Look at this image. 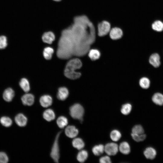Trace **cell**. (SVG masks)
I'll list each match as a JSON object with an SVG mask.
<instances>
[{
    "instance_id": "cell-1",
    "label": "cell",
    "mask_w": 163,
    "mask_h": 163,
    "mask_svg": "<svg viewBox=\"0 0 163 163\" xmlns=\"http://www.w3.org/2000/svg\"><path fill=\"white\" fill-rule=\"evenodd\" d=\"M95 39V30L90 21L83 30L65 31L59 42L57 56L62 59H67L72 56H83L88 52Z\"/></svg>"
},
{
    "instance_id": "cell-2",
    "label": "cell",
    "mask_w": 163,
    "mask_h": 163,
    "mask_svg": "<svg viewBox=\"0 0 163 163\" xmlns=\"http://www.w3.org/2000/svg\"><path fill=\"white\" fill-rule=\"evenodd\" d=\"M82 65L81 61L77 58L70 60L67 63L65 68V75L70 79L75 80L79 78L81 74L75 72V70L80 68Z\"/></svg>"
},
{
    "instance_id": "cell-3",
    "label": "cell",
    "mask_w": 163,
    "mask_h": 163,
    "mask_svg": "<svg viewBox=\"0 0 163 163\" xmlns=\"http://www.w3.org/2000/svg\"><path fill=\"white\" fill-rule=\"evenodd\" d=\"M69 110L70 114L73 118L82 122L84 110L81 104H75L70 107Z\"/></svg>"
},
{
    "instance_id": "cell-4",
    "label": "cell",
    "mask_w": 163,
    "mask_h": 163,
    "mask_svg": "<svg viewBox=\"0 0 163 163\" xmlns=\"http://www.w3.org/2000/svg\"><path fill=\"white\" fill-rule=\"evenodd\" d=\"M61 132V131H59L56 135L50 154V156L53 160L55 162L57 163L59 162L60 158L59 140Z\"/></svg>"
},
{
    "instance_id": "cell-5",
    "label": "cell",
    "mask_w": 163,
    "mask_h": 163,
    "mask_svg": "<svg viewBox=\"0 0 163 163\" xmlns=\"http://www.w3.org/2000/svg\"><path fill=\"white\" fill-rule=\"evenodd\" d=\"M97 27L98 35L101 37L107 35L111 29L110 24L106 20H103L100 22Z\"/></svg>"
},
{
    "instance_id": "cell-6",
    "label": "cell",
    "mask_w": 163,
    "mask_h": 163,
    "mask_svg": "<svg viewBox=\"0 0 163 163\" xmlns=\"http://www.w3.org/2000/svg\"><path fill=\"white\" fill-rule=\"evenodd\" d=\"M118 149V145L113 142L108 143L104 146V151L109 155H115L117 153Z\"/></svg>"
},
{
    "instance_id": "cell-7",
    "label": "cell",
    "mask_w": 163,
    "mask_h": 163,
    "mask_svg": "<svg viewBox=\"0 0 163 163\" xmlns=\"http://www.w3.org/2000/svg\"><path fill=\"white\" fill-rule=\"evenodd\" d=\"M109 33L110 37L113 40H117L120 39L123 34L122 30L117 27H115L111 28Z\"/></svg>"
},
{
    "instance_id": "cell-8",
    "label": "cell",
    "mask_w": 163,
    "mask_h": 163,
    "mask_svg": "<svg viewBox=\"0 0 163 163\" xmlns=\"http://www.w3.org/2000/svg\"><path fill=\"white\" fill-rule=\"evenodd\" d=\"M66 135L70 138H74L76 136L78 133V130L76 127L73 126H67L65 129Z\"/></svg>"
},
{
    "instance_id": "cell-9",
    "label": "cell",
    "mask_w": 163,
    "mask_h": 163,
    "mask_svg": "<svg viewBox=\"0 0 163 163\" xmlns=\"http://www.w3.org/2000/svg\"><path fill=\"white\" fill-rule=\"evenodd\" d=\"M21 100L24 105L30 106L34 102V97L32 94L27 93L22 97Z\"/></svg>"
},
{
    "instance_id": "cell-10",
    "label": "cell",
    "mask_w": 163,
    "mask_h": 163,
    "mask_svg": "<svg viewBox=\"0 0 163 163\" xmlns=\"http://www.w3.org/2000/svg\"><path fill=\"white\" fill-rule=\"evenodd\" d=\"M40 102L42 106L44 107H47L52 104V98L49 95H43L40 97Z\"/></svg>"
},
{
    "instance_id": "cell-11",
    "label": "cell",
    "mask_w": 163,
    "mask_h": 163,
    "mask_svg": "<svg viewBox=\"0 0 163 163\" xmlns=\"http://www.w3.org/2000/svg\"><path fill=\"white\" fill-rule=\"evenodd\" d=\"M42 38L44 42L51 44L55 40V37L53 32L48 31L45 32L43 34Z\"/></svg>"
},
{
    "instance_id": "cell-12",
    "label": "cell",
    "mask_w": 163,
    "mask_h": 163,
    "mask_svg": "<svg viewBox=\"0 0 163 163\" xmlns=\"http://www.w3.org/2000/svg\"><path fill=\"white\" fill-rule=\"evenodd\" d=\"M27 118L22 113L17 114L15 117V121L16 123L19 126H25L27 123Z\"/></svg>"
},
{
    "instance_id": "cell-13",
    "label": "cell",
    "mask_w": 163,
    "mask_h": 163,
    "mask_svg": "<svg viewBox=\"0 0 163 163\" xmlns=\"http://www.w3.org/2000/svg\"><path fill=\"white\" fill-rule=\"evenodd\" d=\"M143 153L146 158L152 160L155 158L157 152L155 149L150 147L146 148L144 151Z\"/></svg>"
},
{
    "instance_id": "cell-14",
    "label": "cell",
    "mask_w": 163,
    "mask_h": 163,
    "mask_svg": "<svg viewBox=\"0 0 163 163\" xmlns=\"http://www.w3.org/2000/svg\"><path fill=\"white\" fill-rule=\"evenodd\" d=\"M149 61L150 63L155 68L159 67L160 65V57L157 53L152 54L150 57Z\"/></svg>"
},
{
    "instance_id": "cell-15",
    "label": "cell",
    "mask_w": 163,
    "mask_h": 163,
    "mask_svg": "<svg viewBox=\"0 0 163 163\" xmlns=\"http://www.w3.org/2000/svg\"><path fill=\"white\" fill-rule=\"evenodd\" d=\"M69 94L68 90L66 88L60 87L58 89L57 97L59 100L64 101L68 97Z\"/></svg>"
},
{
    "instance_id": "cell-16",
    "label": "cell",
    "mask_w": 163,
    "mask_h": 163,
    "mask_svg": "<svg viewBox=\"0 0 163 163\" xmlns=\"http://www.w3.org/2000/svg\"><path fill=\"white\" fill-rule=\"evenodd\" d=\"M14 96V91L11 88H8L4 91L3 97L4 99L7 102L11 101Z\"/></svg>"
},
{
    "instance_id": "cell-17",
    "label": "cell",
    "mask_w": 163,
    "mask_h": 163,
    "mask_svg": "<svg viewBox=\"0 0 163 163\" xmlns=\"http://www.w3.org/2000/svg\"><path fill=\"white\" fill-rule=\"evenodd\" d=\"M43 117L46 120L50 122L55 119V114L53 110L49 109L46 110L43 112Z\"/></svg>"
},
{
    "instance_id": "cell-18",
    "label": "cell",
    "mask_w": 163,
    "mask_h": 163,
    "mask_svg": "<svg viewBox=\"0 0 163 163\" xmlns=\"http://www.w3.org/2000/svg\"><path fill=\"white\" fill-rule=\"evenodd\" d=\"M120 152L125 155L129 154L130 151V146L128 142H123L121 143L118 147Z\"/></svg>"
},
{
    "instance_id": "cell-19",
    "label": "cell",
    "mask_w": 163,
    "mask_h": 163,
    "mask_svg": "<svg viewBox=\"0 0 163 163\" xmlns=\"http://www.w3.org/2000/svg\"><path fill=\"white\" fill-rule=\"evenodd\" d=\"M151 27L155 31L161 32L163 31V22L160 20H156L152 23Z\"/></svg>"
},
{
    "instance_id": "cell-20",
    "label": "cell",
    "mask_w": 163,
    "mask_h": 163,
    "mask_svg": "<svg viewBox=\"0 0 163 163\" xmlns=\"http://www.w3.org/2000/svg\"><path fill=\"white\" fill-rule=\"evenodd\" d=\"M152 100L156 104L162 106L163 105V94L160 93H155L152 97Z\"/></svg>"
},
{
    "instance_id": "cell-21",
    "label": "cell",
    "mask_w": 163,
    "mask_h": 163,
    "mask_svg": "<svg viewBox=\"0 0 163 163\" xmlns=\"http://www.w3.org/2000/svg\"><path fill=\"white\" fill-rule=\"evenodd\" d=\"M72 143L73 147L78 150H81L85 146V143L83 141L79 138L74 139Z\"/></svg>"
},
{
    "instance_id": "cell-22",
    "label": "cell",
    "mask_w": 163,
    "mask_h": 163,
    "mask_svg": "<svg viewBox=\"0 0 163 163\" xmlns=\"http://www.w3.org/2000/svg\"><path fill=\"white\" fill-rule=\"evenodd\" d=\"M88 56L92 60H96L100 58L101 53L100 51L97 49H92L88 51Z\"/></svg>"
},
{
    "instance_id": "cell-23",
    "label": "cell",
    "mask_w": 163,
    "mask_h": 163,
    "mask_svg": "<svg viewBox=\"0 0 163 163\" xmlns=\"http://www.w3.org/2000/svg\"><path fill=\"white\" fill-rule=\"evenodd\" d=\"M104 151V146L100 144L95 145L92 149V152L94 155L99 156L103 153Z\"/></svg>"
},
{
    "instance_id": "cell-24",
    "label": "cell",
    "mask_w": 163,
    "mask_h": 163,
    "mask_svg": "<svg viewBox=\"0 0 163 163\" xmlns=\"http://www.w3.org/2000/svg\"><path fill=\"white\" fill-rule=\"evenodd\" d=\"M88 156L87 152L85 150H82L78 153L77 159L80 162L83 163L87 159Z\"/></svg>"
},
{
    "instance_id": "cell-25",
    "label": "cell",
    "mask_w": 163,
    "mask_h": 163,
    "mask_svg": "<svg viewBox=\"0 0 163 163\" xmlns=\"http://www.w3.org/2000/svg\"><path fill=\"white\" fill-rule=\"evenodd\" d=\"M19 85L22 90L26 92H28L30 90L29 82L26 78L21 79L19 82Z\"/></svg>"
},
{
    "instance_id": "cell-26",
    "label": "cell",
    "mask_w": 163,
    "mask_h": 163,
    "mask_svg": "<svg viewBox=\"0 0 163 163\" xmlns=\"http://www.w3.org/2000/svg\"><path fill=\"white\" fill-rule=\"evenodd\" d=\"M56 123L59 128H63L68 124V120L64 116H60L57 119Z\"/></svg>"
},
{
    "instance_id": "cell-27",
    "label": "cell",
    "mask_w": 163,
    "mask_h": 163,
    "mask_svg": "<svg viewBox=\"0 0 163 163\" xmlns=\"http://www.w3.org/2000/svg\"><path fill=\"white\" fill-rule=\"evenodd\" d=\"M53 52V48L50 47H46L44 49L43 51V56L46 59L50 60L51 59Z\"/></svg>"
},
{
    "instance_id": "cell-28",
    "label": "cell",
    "mask_w": 163,
    "mask_h": 163,
    "mask_svg": "<svg viewBox=\"0 0 163 163\" xmlns=\"http://www.w3.org/2000/svg\"><path fill=\"white\" fill-rule=\"evenodd\" d=\"M110 136L111 139L114 141H118L121 137V135L119 131L114 129L112 130L110 133Z\"/></svg>"
},
{
    "instance_id": "cell-29",
    "label": "cell",
    "mask_w": 163,
    "mask_h": 163,
    "mask_svg": "<svg viewBox=\"0 0 163 163\" xmlns=\"http://www.w3.org/2000/svg\"><path fill=\"white\" fill-rule=\"evenodd\" d=\"M139 84L142 88L147 89L149 87L150 81L148 78L145 77H143L140 79Z\"/></svg>"
},
{
    "instance_id": "cell-30",
    "label": "cell",
    "mask_w": 163,
    "mask_h": 163,
    "mask_svg": "<svg viewBox=\"0 0 163 163\" xmlns=\"http://www.w3.org/2000/svg\"><path fill=\"white\" fill-rule=\"evenodd\" d=\"M132 107L129 103L125 104L122 106L121 109V113L125 115H128L131 112Z\"/></svg>"
},
{
    "instance_id": "cell-31",
    "label": "cell",
    "mask_w": 163,
    "mask_h": 163,
    "mask_svg": "<svg viewBox=\"0 0 163 163\" xmlns=\"http://www.w3.org/2000/svg\"><path fill=\"white\" fill-rule=\"evenodd\" d=\"M0 122L2 125L6 127H10L12 124L11 120L9 117L5 116L0 118Z\"/></svg>"
},
{
    "instance_id": "cell-32",
    "label": "cell",
    "mask_w": 163,
    "mask_h": 163,
    "mask_svg": "<svg viewBox=\"0 0 163 163\" xmlns=\"http://www.w3.org/2000/svg\"><path fill=\"white\" fill-rule=\"evenodd\" d=\"M131 135L133 139L137 142L142 141L144 140L146 137L145 134L144 133L137 134L132 133Z\"/></svg>"
},
{
    "instance_id": "cell-33",
    "label": "cell",
    "mask_w": 163,
    "mask_h": 163,
    "mask_svg": "<svg viewBox=\"0 0 163 163\" xmlns=\"http://www.w3.org/2000/svg\"><path fill=\"white\" fill-rule=\"evenodd\" d=\"M132 133L137 134H142L144 133V130L141 125H136L132 128Z\"/></svg>"
},
{
    "instance_id": "cell-34",
    "label": "cell",
    "mask_w": 163,
    "mask_h": 163,
    "mask_svg": "<svg viewBox=\"0 0 163 163\" xmlns=\"http://www.w3.org/2000/svg\"><path fill=\"white\" fill-rule=\"evenodd\" d=\"M8 45L7 37L5 35L0 36V49L5 48Z\"/></svg>"
},
{
    "instance_id": "cell-35",
    "label": "cell",
    "mask_w": 163,
    "mask_h": 163,
    "mask_svg": "<svg viewBox=\"0 0 163 163\" xmlns=\"http://www.w3.org/2000/svg\"><path fill=\"white\" fill-rule=\"evenodd\" d=\"M8 161V158L6 153L0 152V163H6Z\"/></svg>"
},
{
    "instance_id": "cell-36",
    "label": "cell",
    "mask_w": 163,
    "mask_h": 163,
    "mask_svg": "<svg viewBox=\"0 0 163 163\" xmlns=\"http://www.w3.org/2000/svg\"><path fill=\"white\" fill-rule=\"evenodd\" d=\"M99 162L101 163H110L111 162L110 158L108 156L101 157L99 159Z\"/></svg>"
},
{
    "instance_id": "cell-37",
    "label": "cell",
    "mask_w": 163,
    "mask_h": 163,
    "mask_svg": "<svg viewBox=\"0 0 163 163\" xmlns=\"http://www.w3.org/2000/svg\"><path fill=\"white\" fill-rule=\"evenodd\" d=\"M55 1H56V2H59V1H61V0H53Z\"/></svg>"
}]
</instances>
